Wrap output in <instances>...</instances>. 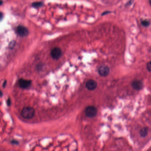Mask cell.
Returning <instances> with one entry per match:
<instances>
[{
  "instance_id": "1",
  "label": "cell",
  "mask_w": 151,
  "mask_h": 151,
  "mask_svg": "<svg viewBox=\"0 0 151 151\" xmlns=\"http://www.w3.org/2000/svg\"><path fill=\"white\" fill-rule=\"evenodd\" d=\"M35 114V110L31 107H25L21 112V116L24 119H30L33 118Z\"/></svg>"
},
{
  "instance_id": "2",
  "label": "cell",
  "mask_w": 151,
  "mask_h": 151,
  "mask_svg": "<svg viewBox=\"0 0 151 151\" xmlns=\"http://www.w3.org/2000/svg\"><path fill=\"white\" fill-rule=\"evenodd\" d=\"M17 34L21 37H25L29 34V31L27 27L22 25H19L17 27Z\"/></svg>"
},
{
  "instance_id": "3",
  "label": "cell",
  "mask_w": 151,
  "mask_h": 151,
  "mask_svg": "<svg viewBox=\"0 0 151 151\" xmlns=\"http://www.w3.org/2000/svg\"><path fill=\"white\" fill-rule=\"evenodd\" d=\"M97 113V110L95 107L89 106L85 110V114L87 117L92 118L95 117Z\"/></svg>"
},
{
  "instance_id": "4",
  "label": "cell",
  "mask_w": 151,
  "mask_h": 151,
  "mask_svg": "<svg viewBox=\"0 0 151 151\" xmlns=\"http://www.w3.org/2000/svg\"><path fill=\"white\" fill-rule=\"evenodd\" d=\"M62 55L61 49L58 47L52 49L51 52V55L52 58L54 59H58L61 57Z\"/></svg>"
},
{
  "instance_id": "5",
  "label": "cell",
  "mask_w": 151,
  "mask_h": 151,
  "mask_svg": "<svg viewBox=\"0 0 151 151\" xmlns=\"http://www.w3.org/2000/svg\"><path fill=\"white\" fill-rule=\"evenodd\" d=\"M98 73L100 76L102 77H106L110 73V69L108 66L102 65L98 68Z\"/></svg>"
},
{
  "instance_id": "6",
  "label": "cell",
  "mask_w": 151,
  "mask_h": 151,
  "mask_svg": "<svg viewBox=\"0 0 151 151\" xmlns=\"http://www.w3.org/2000/svg\"><path fill=\"white\" fill-rule=\"evenodd\" d=\"M31 84L30 80L21 79L19 80V84L20 87L23 89H26L29 87Z\"/></svg>"
},
{
  "instance_id": "7",
  "label": "cell",
  "mask_w": 151,
  "mask_h": 151,
  "mask_svg": "<svg viewBox=\"0 0 151 151\" xmlns=\"http://www.w3.org/2000/svg\"><path fill=\"white\" fill-rule=\"evenodd\" d=\"M86 87L89 90H94L97 87V83L93 79H89L86 82Z\"/></svg>"
},
{
  "instance_id": "8",
  "label": "cell",
  "mask_w": 151,
  "mask_h": 151,
  "mask_svg": "<svg viewBox=\"0 0 151 151\" xmlns=\"http://www.w3.org/2000/svg\"><path fill=\"white\" fill-rule=\"evenodd\" d=\"M132 86L134 89L136 90H140L143 88V84L140 81L136 80L133 82Z\"/></svg>"
},
{
  "instance_id": "9",
  "label": "cell",
  "mask_w": 151,
  "mask_h": 151,
  "mask_svg": "<svg viewBox=\"0 0 151 151\" xmlns=\"http://www.w3.org/2000/svg\"><path fill=\"white\" fill-rule=\"evenodd\" d=\"M148 129L146 127H144L142 129H141L140 134L142 137H145L148 135Z\"/></svg>"
},
{
  "instance_id": "10",
  "label": "cell",
  "mask_w": 151,
  "mask_h": 151,
  "mask_svg": "<svg viewBox=\"0 0 151 151\" xmlns=\"http://www.w3.org/2000/svg\"><path fill=\"white\" fill-rule=\"evenodd\" d=\"M44 5V3L42 1H35L31 4V6L34 8H40Z\"/></svg>"
},
{
  "instance_id": "11",
  "label": "cell",
  "mask_w": 151,
  "mask_h": 151,
  "mask_svg": "<svg viewBox=\"0 0 151 151\" xmlns=\"http://www.w3.org/2000/svg\"><path fill=\"white\" fill-rule=\"evenodd\" d=\"M16 44V42L15 40H12V41L10 42L9 45V48L11 49H13L15 45Z\"/></svg>"
},
{
  "instance_id": "12",
  "label": "cell",
  "mask_w": 151,
  "mask_h": 151,
  "mask_svg": "<svg viewBox=\"0 0 151 151\" xmlns=\"http://www.w3.org/2000/svg\"><path fill=\"white\" fill-rule=\"evenodd\" d=\"M141 24H142V25L145 26V27H147L148 26H149V25L150 24V23L148 21H142Z\"/></svg>"
},
{
  "instance_id": "13",
  "label": "cell",
  "mask_w": 151,
  "mask_h": 151,
  "mask_svg": "<svg viewBox=\"0 0 151 151\" xmlns=\"http://www.w3.org/2000/svg\"><path fill=\"white\" fill-rule=\"evenodd\" d=\"M147 68L149 71L151 72V61L148 62L147 64Z\"/></svg>"
},
{
  "instance_id": "14",
  "label": "cell",
  "mask_w": 151,
  "mask_h": 151,
  "mask_svg": "<svg viewBox=\"0 0 151 151\" xmlns=\"http://www.w3.org/2000/svg\"><path fill=\"white\" fill-rule=\"evenodd\" d=\"M11 104V100L10 98H9L7 100V105L9 106H10Z\"/></svg>"
},
{
  "instance_id": "15",
  "label": "cell",
  "mask_w": 151,
  "mask_h": 151,
  "mask_svg": "<svg viewBox=\"0 0 151 151\" xmlns=\"http://www.w3.org/2000/svg\"><path fill=\"white\" fill-rule=\"evenodd\" d=\"M6 84H7V81H6V80H5L4 81L3 83V86H3V88H4V87H5Z\"/></svg>"
},
{
  "instance_id": "16",
  "label": "cell",
  "mask_w": 151,
  "mask_h": 151,
  "mask_svg": "<svg viewBox=\"0 0 151 151\" xmlns=\"http://www.w3.org/2000/svg\"><path fill=\"white\" fill-rule=\"evenodd\" d=\"M3 14L2 12H0V20H2V19L3 18Z\"/></svg>"
},
{
  "instance_id": "17",
  "label": "cell",
  "mask_w": 151,
  "mask_h": 151,
  "mask_svg": "<svg viewBox=\"0 0 151 151\" xmlns=\"http://www.w3.org/2000/svg\"><path fill=\"white\" fill-rule=\"evenodd\" d=\"M2 4H3V1L2 0H0V5H1Z\"/></svg>"
}]
</instances>
